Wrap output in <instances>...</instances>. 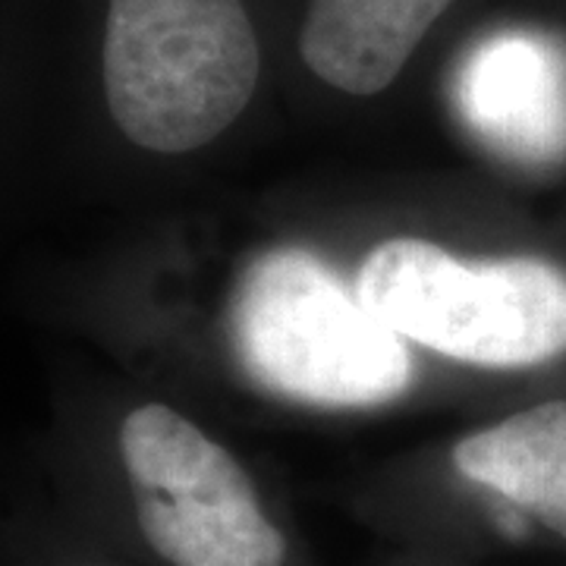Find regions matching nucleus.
Segmentation results:
<instances>
[{
  "label": "nucleus",
  "mask_w": 566,
  "mask_h": 566,
  "mask_svg": "<svg viewBox=\"0 0 566 566\" xmlns=\"http://www.w3.org/2000/svg\"><path fill=\"white\" fill-rule=\"evenodd\" d=\"M453 463L566 542V400L532 406L463 438Z\"/></svg>",
  "instance_id": "nucleus-7"
},
{
  "label": "nucleus",
  "mask_w": 566,
  "mask_h": 566,
  "mask_svg": "<svg viewBox=\"0 0 566 566\" xmlns=\"http://www.w3.org/2000/svg\"><path fill=\"white\" fill-rule=\"evenodd\" d=\"M227 334L255 385L318 409H375L412 385V353L315 252L259 255L233 290Z\"/></svg>",
  "instance_id": "nucleus-1"
},
{
  "label": "nucleus",
  "mask_w": 566,
  "mask_h": 566,
  "mask_svg": "<svg viewBox=\"0 0 566 566\" xmlns=\"http://www.w3.org/2000/svg\"><path fill=\"white\" fill-rule=\"evenodd\" d=\"M259 85L240 0H111L104 95L126 139L182 155L221 136Z\"/></svg>",
  "instance_id": "nucleus-2"
},
{
  "label": "nucleus",
  "mask_w": 566,
  "mask_h": 566,
  "mask_svg": "<svg viewBox=\"0 0 566 566\" xmlns=\"http://www.w3.org/2000/svg\"><path fill=\"white\" fill-rule=\"evenodd\" d=\"M460 120L504 161L566 158V51L538 32H501L469 51L453 82Z\"/></svg>",
  "instance_id": "nucleus-5"
},
{
  "label": "nucleus",
  "mask_w": 566,
  "mask_h": 566,
  "mask_svg": "<svg viewBox=\"0 0 566 566\" xmlns=\"http://www.w3.org/2000/svg\"><path fill=\"white\" fill-rule=\"evenodd\" d=\"M145 542L170 566H283L286 542L264 516L237 457L170 406L133 409L120 424Z\"/></svg>",
  "instance_id": "nucleus-4"
},
{
  "label": "nucleus",
  "mask_w": 566,
  "mask_h": 566,
  "mask_svg": "<svg viewBox=\"0 0 566 566\" xmlns=\"http://www.w3.org/2000/svg\"><path fill=\"white\" fill-rule=\"evenodd\" d=\"M453 0H312L300 35L305 66L349 95H378L400 76Z\"/></svg>",
  "instance_id": "nucleus-6"
},
{
  "label": "nucleus",
  "mask_w": 566,
  "mask_h": 566,
  "mask_svg": "<svg viewBox=\"0 0 566 566\" xmlns=\"http://www.w3.org/2000/svg\"><path fill=\"white\" fill-rule=\"evenodd\" d=\"M356 293L400 337L457 363L526 368L566 353V274L545 259L463 262L403 237L371 249Z\"/></svg>",
  "instance_id": "nucleus-3"
}]
</instances>
